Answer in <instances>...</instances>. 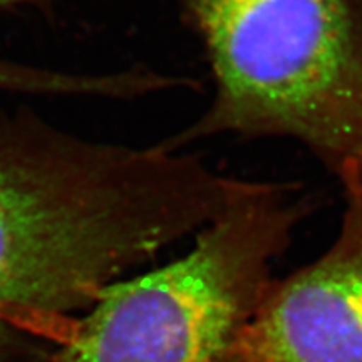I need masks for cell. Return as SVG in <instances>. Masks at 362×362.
Segmentation results:
<instances>
[{
    "mask_svg": "<svg viewBox=\"0 0 362 362\" xmlns=\"http://www.w3.org/2000/svg\"><path fill=\"white\" fill-rule=\"evenodd\" d=\"M214 98L175 149L214 136L284 138L362 189V0H175Z\"/></svg>",
    "mask_w": 362,
    "mask_h": 362,
    "instance_id": "7a4b0ae2",
    "label": "cell"
},
{
    "mask_svg": "<svg viewBox=\"0 0 362 362\" xmlns=\"http://www.w3.org/2000/svg\"><path fill=\"white\" fill-rule=\"evenodd\" d=\"M238 178L0 107V362H51L107 285L223 214Z\"/></svg>",
    "mask_w": 362,
    "mask_h": 362,
    "instance_id": "6da1fadb",
    "label": "cell"
},
{
    "mask_svg": "<svg viewBox=\"0 0 362 362\" xmlns=\"http://www.w3.org/2000/svg\"><path fill=\"white\" fill-rule=\"evenodd\" d=\"M319 259L274 279L226 362H362V189Z\"/></svg>",
    "mask_w": 362,
    "mask_h": 362,
    "instance_id": "277c9868",
    "label": "cell"
},
{
    "mask_svg": "<svg viewBox=\"0 0 362 362\" xmlns=\"http://www.w3.org/2000/svg\"><path fill=\"white\" fill-rule=\"evenodd\" d=\"M25 83V69L21 62L0 57V90L17 93Z\"/></svg>",
    "mask_w": 362,
    "mask_h": 362,
    "instance_id": "5b68a950",
    "label": "cell"
},
{
    "mask_svg": "<svg viewBox=\"0 0 362 362\" xmlns=\"http://www.w3.org/2000/svg\"><path fill=\"white\" fill-rule=\"evenodd\" d=\"M310 214L296 183L242 180L183 257L107 285L51 362H226Z\"/></svg>",
    "mask_w": 362,
    "mask_h": 362,
    "instance_id": "3957f363",
    "label": "cell"
},
{
    "mask_svg": "<svg viewBox=\"0 0 362 362\" xmlns=\"http://www.w3.org/2000/svg\"><path fill=\"white\" fill-rule=\"evenodd\" d=\"M56 0H0V11H19V8H34L42 13H52Z\"/></svg>",
    "mask_w": 362,
    "mask_h": 362,
    "instance_id": "8992f818",
    "label": "cell"
}]
</instances>
